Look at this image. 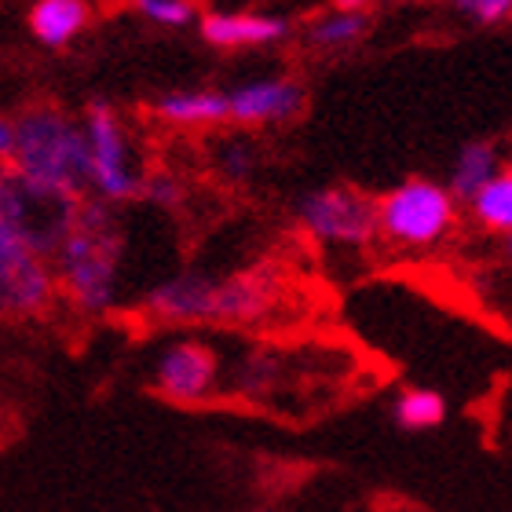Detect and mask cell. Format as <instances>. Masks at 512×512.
<instances>
[{"label": "cell", "mask_w": 512, "mask_h": 512, "mask_svg": "<svg viewBox=\"0 0 512 512\" xmlns=\"http://www.w3.org/2000/svg\"><path fill=\"white\" fill-rule=\"evenodd\" d=\"M154 121L176 132H224L227 128V92L209 85L169 88L150 103Z\"/></svg>", "instance_id": "12"}, {"label": "cell", "mask_w": 512, "mask_h": 512, "mask_svg": "<svg viewBox=\"0 0 512 512\" xmlns=\"http://www.w3.org/2000/svg\"><path fill=\"white\" fill-rule=\"evenodd\" d=\"M81 132L88 150V198L110 209L139 202L150 169L125 114L107 99H92L81 110Z\"/></svg>", "instance_id": "5"}, {"label": "cell", "mask_w": 512, "mask_h": 512, "mask_svg": "<svg viewBox=\"0 0 512 512\" xmlns=\"http://www.w3.org/2000/svg\"><path fill=\"white\" fill-rule=\"evenodd\" d=\"M59 304L52 264L15 231L0 227V322L41 319Z\"/></svg>", "instance_id": "8"}, {"label": "cell", "mask_w": 512, "mask_h": 512, "mask_svg": "<svg viewBox=\"0 0 512 512\" xmlns=\"http://www.w3.org/2000/svg\"><path fill=\"white\" fill-rule=\"evenodd\" d=\"M461 224V205L443 180L410 176L377 198V242L421 256L447 242Z\"/></svg>", "instance_id": "4"}, {"label": "cell", "mask_w": 512, "mask_h": 512, "mask_svg": "<svg viewBox=\"0 0 512 512\" xmlns=\"http://www.w3.org/2000/svg\"><path fill=\"white\" fill-rule=\"evenodd\" d=\"M227 92V125L238 132H264V128L289 125L308 107V88L293 74H264L249 77Z\"/></svg>", "instance_id": "9"}, {"label": "cell", "mask_w": 512, "mask_h": 512, "mask_svg": "<svg viewBox=\"0 0 512 512\" xmlns=\"http://www.w3.org/2000/svg\"><path fill=\"white\" fill-rule=\"evenodd\" d=\"M55 293L81 319H107L121 304V264H125V231L110 205L92 198L81 202L74 227L52 253Z\"/></svg>", "instance_id": "2"}, {"label": "cell", "mask_w": 512, "mask_h": 512, "mask_svg": "<svg viewBox=\"0 0 512 512\" xmlns=\"http://www.w3.org/2000/svg\"><path fill=\"white\" fill-rule=\"evenodd\" d=\"M370 33H374V11L366 4H326L300 22L293 41H300L304 52L319 59H344L355 48H363Z\"/></svg>", "instance_id": "11"}, {"label": "cell", "mask_w": 512, "mask_h": 512, "mask_svg": "<svg viewBox=\"0 0 512 512\" xmlns=\"http://www.w3.org/2000/svg\"><path fill=\"white\" fill-rule=\"evenodd\" d=\"M450 11L476 30H502L512 22V0H454Z\"/></svg>", "instance_id": "20"}, {"label": "cell", "mask_w": 512, "mask_h": 512, "mask_svg": "<svg viewBox=\"0 0 512 512\" xmlns=\"http://www.w3.org/2000/svg\"><path fill=\"white\" fill-rule=\"evenodd\" d=\"M132 11L158 30H187V26H198V15H202V8L191 0H136Z\"/></svg>", "instance_id": "18"}, {"label": "cell", "mask_w": 512, "mask_h": 512, "mask_svg": "<svg viewBox=\"0 0 512 512\" xmlns=\"http://www.w3.org/2000/svg\"><path fill=\"white\" fill-rule=\"evenodd\" d=\"M286 308V278L271 264L180 271L139 297V315L165 330H256Z\"/></svg>", "instance_id": "1"}, {"label": "cell", "mask_w": 512, "mask_h": 512, "mask_svg": "<svg viewBox=\"0 0 512 512\" xmlns=\"http://www.w3.org/2000/svg\"><path fill=\"white\" fill-rule=\"evenodd\" d=\"M92 22V4L85 0H37L26 11V26H30L33 41L48 48V52H63L88 30Z\"/></svg>", "instance_id": "13"}, {"label": "cell", "mask_w": 512, "mask_h": 512, "mask_svg": "<svg viewBox=\"0 0 512 512\" xmlns=\"http://www.w3.org/2000/svg\"><path fill=\"white\" fill-rule=\"evenodd\" d=\"M139 202L154 205V209H161V213H172V209H180V205L187 202V183H183V176H176L172 169H150L147 180H143Z\"/></svg>", "instance_id": "19"}, {"label": "cell", "mask_w": 512, "mask_h": 512, "mask_svg": "<svg viewBox=\"0 0 512 512\" xmlns=\"http://www.w3.org/2000/svg\"><path fill=\"white\" fill-rule=\"evenodd\" d=\"M209 165H213V176L231 191H242L249 183H256L260 176V165H264V150L256 143L253 132H216L213 150H209Z\"/></svg>", "instance_id": "14"}, {"label": "cell", "mask_w": 512, "mask_h": 512, "mask_svg": "<svg viewBox=\"0 0 512 512\" xmlns=\"http://www.w3.org/2000/svg\"><path fill=\"white\" fill-rule=\"evenodd\" d=\"M15 180L55 198H88V150L81 118L59 103H30L15 114Z\"/></svg>", "instance_id": "3"}, {"label": "cell", "mask_w": 512, "mask_h": 512, "mask_svg": "<svg viewBox=\"0 0 512 512\" xmlns=\"http://www.w3.org/2000/svg\"><path fill=\"white\" fill-rule=\"evenodd\" d=\"M198 37L216 52H271L297 37V22L267 8H202Z\"/></svg>", "instance_id": "10"}, {"label": "cell", "mask_w": 512, "mask_h": 512, "mask_svg": "<svg viewBox=\"0 0 512 512\" xmlns=\"http://www.w3.org/2000/svg\"><path fill=\"white\" fill-rule=\"evenodd\" d=\"M498 256H502V264H505V267H512V235L498 242Z\"/></svg>", "instance_id": "22"}, {"label": "cell", "mask_w": 512, "mask_h": 512, "mask_svg": "<svg viewBox=\"0 0 512 512\" xmlns=\"http://www.w3.org/2000/svg\"><path fill=\"white\" fill-rule=\"evenodd\" d=\"M447 399H443V392H436V388H425V384H410V388H403V392H395L392 399V421L403 432H414V436H421V432H436L443 421H447Z\"/></svg>", "instance_id": "17"}, {"label": "cell", "mask_w": 512, "mask_h": 512, "mask_svg": "<svg viewBox=\"0 0 512 512\" xmlns=\"http://www.w3.org/2000/svg\"><path fill=\"white\" fill-rule=\"evenodd\" d=\"M150 388L180 406H202L227 392V359L209 337H172L150 363Z\"/></svg>", "instance_id": "7"}, {"label": "cell", "mask_w": 512, "mask_h": 512, "mask_svg": "<svg viewBox=\"0 0 512 512\" xmlns=\"http://www.w3.org/2000/svg\"><path fill=\"white\" fill-rule=\"evenodd\" d=\"M502 169H505V158H502V147H498L494 139H469V143L454 154L450 176L443 183H447L450 194L458 198V205H465L472 194H480Z\"/></svg>", "instance_id": "15"}, {"label": "cell", "mask_w": 512, "mask_h": 512, "mask_svg": "<svg viewBox=\"0 0 512 512\" xmlns=\"http://www.w3.org/2000/svg\"><path fill=\"white\" fill-rule=\"evenodd\" d=\"M293 224L311 246L330 253H366L377 246V198L352 183L315 187L297 198Z\"/></svg>", "instance_id": "6"}, {"label": "cell", "mask_w": 512, "mask_h": 512, "mask_svg": "<svg viewBox=\"0 0 512 512\" xmlns=\"http://www.w3.org/2000/svg\"><path fill=\"white\" fill-rule=\"evenodd\" d=\"M469 220L476 231L491 238H509L512 235V165H505L498 176H494L480 194H472L469 202Z\"/></svg>", "instance_id": "16"}, {"label": "cell", "mask_w": 512, "mask_h": 512, "mask_svg": "<svg viewBox=\"0 0 512 512\" xmlns=\"http://www.w3.org/2000/svg\"><path fill=\"white\" fill-rule=\"evenodd\" d=\"M11 154H15V118L0 114V169H8Z\"/></svg>", "instance_id": "21"}]
</instances>
